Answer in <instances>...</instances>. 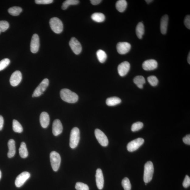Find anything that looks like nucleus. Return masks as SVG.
Instances as JSON below:
<instances>
[{"instance_id": "4c0bfd02", "label": "nucleus", "mask_w": 190, "mask_h": 190, "mask_svg": "<svg viewBox=\"0 0 190 190\" xmlns=\"http://www.w3.org/2000/svg\"><path fill=\"white\" fill-rule=\"evenodd\" d=\"M53 0H36L35 3L38 4H48L52 3Z\"/></svg>"}, {"instance_id": "a18cd8bd", "label": "nucleus", "mask_w": 190, "mask_h": 190, "mask_svg": "<svg viewBox=\"0 0 190 190\" xmlns=\"http://www.w3.org/2000/svg\"><path fill=\"white\" fill-rule=\"evenodd\" d=\"M2 177V173L1 170H0V179H1Z\"/></svg>"}, {"instance_id": "c756f323", "label": "nucleus", "mask_w": 190, "mask_h": 190, "mask_svg": "<svg viewBox=\"0 0 190 190\" xmlns=\"http://www.w3.org/2000/svg\"><path fill=\"white\" fill-rule=\"evenodd\" d=\"M79 1L78 0H67L64 1L62 6V9L64 10L66 9L69 6L71 5H76L79 4Z\"/></svg>"}, {"instance_id": "f704fd0d", "label": "nucleus", "mask_w": 190, "mask_h": 190, "mask_svg": "<svg viewBox=\"0 0 190 190\" xmlns=\"http://www.w3.org/2000/svg\"><path fill=\"white\" fill-rule=\"evenodd\" d=\"M75 188L77 190H89L88 185L82 182L76 183Z\"/></svg>"}, {"instance_id": "b1692460", "label": "nucleus", "mask_w": 190, "mask_h": 190, "mask_svg": "<svg viewBox=\"0 0 190 190\" xmlns=\"http://www.w3.org/2000/svg\"><path fill=\"white\" fill-rule=\"evenodd\" d=\"M133 82L138 88L142 89L143 87V85L146 83V80L143 76H137L134 78Z\"/></svg>"}, {"instance_id": "473e14b6", "label": "nucleus", "mask_w": 190, "mask_h": 190, "mask_svg": "<svg viewBox=\"0 0 190 190\" xmlns=\"http://www.w3.org/2000/svg\"><path fill=\"white\" fill-rule=\"evenodd\" d=\"M143 124L142 122H137L134 123L132 126L131 130L133 132L139 131L143 128Z\"/></svg>"}, {"instance_id": "bb28decb", "label": "nucleus", "mask_w": 190, "mask_h": 190, "mask_svg": "<svg viewBox=\"0 0 190 190\" xmlns=\"http://www.w3.org/2000/svg\"><path fill=\"white\" fill-rule=\"evenodd\" d=\"M96 54L98 59L100 63H103L106 61L107 56L106 54L104 51L101 50H99L97 51Z\"/></svg>"}, {"instance_id": "aec40b11", "label": "nucleus", "mask_w": 190, "mask_h": 190, "mask_svg": "<svg viewBox=\"0 0 190 190\" xmlns=\"http://www.w3.org/2000/svg\"><path fill=\"white\" fill-rule=\"evenodd\" d=\"M8 145L9 148L8 156L9 158H11L13 157L16 154V146L15 140L12 139L9 140Z\"/></svg>"}, {"instance_id": "f3484780", "label": "nucleus", "mask_w": 190, "mask_h": 190, "mask_svg": "<svg viewBox=\"0 0 190 190\" xmlns=\"http://www.w3.org/2000/svg\"><path fill=\"white\" fill-rule=\"evenodd\" d=\"M63 131V126L61 121L59 119H56L54 121L52 126L53 135L57 136L60 135Z\"/></svg>"}, {"instance_id": "20e7f679", "label": "nucleus", "mask_w": 190, "mask_h": 190, "mask_svg": "<svg viewBox=\"0 0 190 190\" xmlns=\"http://www.w3.org/2000/svg\"><path fill=\"white\" fill-rule=\"evenodd\" d=\"M50 28L55 33L59 34L62 32L63 30V24L59 18L53 17L50 19Z\"/></svg>"}, {"instance_id": "ea45409f", "label": "nucleus", "mask_w": 190, "mask_h": 190, "mask_svg": "<svg viewBox=\"0 0 190 190\" xmlns=\"http://www.w3.org/2000/svg\"><path fill=\"white\" fill-rule=\"evenodd\" d=\"M183 142L185 144L190 145V135H188L185 136L183 139Z\"/></svg>"}, {"instance_id": "dca6fc26", "label": "nucleus", "mask_w": 190, "mask_h": 190, "mask_svg": "<svg viewBox=\"0 0 190 190\" xmlns=\"http://www.w3.org/2000/svg\"><path fill=\"white\" fill-rule=\"evenodd\" d=\"M96 182L98 188L101 190L104 187V178L102 170L100 169H98L96 171L95 175Z\"/></svg>"}, {"instance_id": "c85d7f7f", "label": "nucleus", "mask_w": 190, "mask_h": 190, "mask_svg": "<svg viewBox=\"0 0 190 190\" xmlns=\"http://www.w3.org/2000/svg\"><path fill=\"white\" fill-rule=\"evenodd\" d=\"M22 9L20 7L14 6L9 9L8 12L13 16H17L22 12Z\"/></svg>"}, {"instance_id": "c03bdc74", "label": "nucleus", "mask_w": 190, "mask_h": 190, "mask_svg": "<svg viewBox=\"0 0 190 190\" xmlns=\"http://www.w3.org/2000/svg\"><path fill=\"white\" fill-rule=\"evenodd\" d=\"M146 2L147 3L149 4L151 3L153 1H152V0H147L146 1Z\"/></svg>"}, {"instance_id": "412c9836", "label": "nucleus", "mask_w": 190, "mask_h": 190, "mask_svg": "<svg viewBox=\"0 0 190 190\" xmlns=\"http://www.w3.org/2000/svg\"><path fill=\"white\" fill-rule=\"evenodd\" d=\"M127 6V2L125 0L118 1L116 4L117 10L120 12H123L126 10Z\"/></svg>"}, {"instance_id": "cd10ccee", "label": "nucleus", "mask_w": 190, "mask_h": 190, "mask_svg": "<svg viewBox=\"0 0 190 190\" xmlns=\"http://www.w3.org/2000/svg\"><path fill=\"white\" fill-rule=\"evenodd\" d=\"M12 128L13 130L16 133H21L23 131L21 125L16 120L14 119L13 121Z\"/></svg>"}, {"instance_id": "a211bd4d", "label": "nucleus", "mask_w": 190, "mask_h": 190, "mask_svg": "<svg viewBox=\"0 0 190 190\" xmlns=\"http://www.w3.org/2000/svg\"><path fill=\"white\" fill-rule=\"evenodd\" d=\"M40 124L43 128H46L50 124V117L48 114L43 112L40 115Z\"/></svg>"}, {"instance_id": "4468645a", "label": "nucleus", "mask_w": 190, "mask_h": 190, "mask_svg": "<svg viewBox=\"0 0 190 190\" xmlns=\"http://www.w3.org/2000/svg\"><path fill=\"white\" fill-rule=\"evenodd\" d=\"M130 65L129 62L124 61L119 65L118 67V73L121 77H124L128 73Z\"/></svg>"}, {"instance_id": "9b49d317", "label": "nucleus", "mask_w": 190, "mask_h": 190, "mask_svg": "<svg viewBox=\"0 0 190 190\" xmlns=\"http://www.w3.org/2000/svg\"><path fill=\"white\" fill-rule=\"evenodd\" d=\"M22 79V75L21 71H17L13 72L10 79V83L12 86H16L19 84Z\"/></svg>"}, {"instance_id": "e433bc0d", "label": "nucleus", "mask_w": 190, "mask_h": 190, "mask_svg": "<svg viewBox=\"0 0 190 190\" xmlns=\"http://www.w3.org/2000/svg\"><path fill=\"white\" fill-rule=\"evenodd\" d=\"M190 178L188 175H186L183 182V186L185 188H187L190 186Z\"/></svg>"}, {"instance_id": "0eeeda50", "label": "nucleus", "mask_w": 190, "mask_h": 190, "mask_svg": "<svg viewBox=\"0 0 190 190\" xmlns=\"http://www.w3.org/2000/svg\"><path fill=\"white\" fill-rule=\"evenodd\" d=\"M144 140L141 138L131 141L127 145V150L131 152L137 150L144 143Z\"/></svg>"}, {"instance_id": "9d476101", "label": "nucleus", "mask_w": 190, "mask_h": 190, "mask_svg": "<svg viewBox=\"0 0 190 190\" xmlns=\"http://www.w3.org/2000/svg\"><path fill=\"white\" fill-rule=\"evenodd\" d=\"M69 45L71 50L76 55H79L82 51V47L81 44L75 37L71 38Z\"/></svg>"}, {"instance_id": "c9c22d12", "label": "nucleus", "mask_w": 190, "mask_h": 190, "mask_svg": "<svg viewBox=\"0 0 190 190\" xmlns=\"http://www.w3.org/2000/svg\"><path fill=\"white\" fill-rule=\"evenodd\" d=\"M9 27V24L7 21H0V30L1 32H5Z\"/></svg>"}, {"instance_id": "393cba45", "label": "nucleus", "mask_w": 190, "mask_h": 190, "mask_svg": "<svg viewBox=\"0 0 190 190\" xmlns=\"http://www.w3.org/2000/svg\"><path fill=\"white\" fill-rule=\"evenodd\" d=\"M136 32L138 38L142 39L144 33V27L142 22H139L138 24L136 26Z\"/></svg>"}, {"instance_id": "4be33fe9", "label": "nucleus", "mask_w": 190, "mask_h": 190, "mask_svg": "<svg viewBox=\"0 0 190 190\" xmlns=\"http://www.w3.org/2000/svg\"><path fill=\"white\" fill-rule=\"evenodd\" d=\"M19 154L21 157L25 158L28 157V152L25 143L22 142L19 150Z\"/></svg>"}, {"instance_id": "72a5a7b5", "label": "nucleus", "mask_w": 190, "mask_h": 190, "mask_svg": "<svg viewBox=\"0 0 190 190\" xmlns=\"http://www.w3.org/2000/svg\"><path fill=\"white\" fill-rule=\"evenodd\" d=\"M10 60L7 58H5L0 61V71L5 69L10 63Z\"/></svg>"}, {"instance_id": "f03ea898", "label": "nucleus", "mask_w": 190, "mask_h": 190, "mask_svg": "<svg viewBox=\"0 0 190 190\" xmlns=\"http://www.w3.org/2000/svg\"><path fill=\"white\" fill-rule=\"evenodd\" d=\"M154 172V165L151 161L147 162L145 165L143 179L145 183L150 182L153 178Z\"/></svg>"}, {"instance_id": "a878e982", "label": "nucleus", "mask_w": 190, "mask_h": 190, "mask_svg": "<svg viewBox=\"0 0 190 190\" xmlns=\"http://www.w3.org/2000/svg\"><path fill=\"white\" fill-rule=\"evenodd\" d=\"M91 18L94 21L100 23L104 21L105 17L103 13L96 12L92 15Z\"/></svg>"}, {"instance_id": "a19ab883", "label": "nucleus", "mask_w": 190, "mask_h": 190, "mask_svg": "<svg viewBox=\"0 0 190 190\" xmlns=\"http://www.w3.org/2000/svg\"><path fill=\"white\" fill-rule=\"evenodd\" d=\"M4 120L3 118L1 115H0V131L2 130L3 126Z\"/></svg>"}, {"instance_id": "2f4dec72", "label": "nucleus", "mask_w": 190, "mask_h": 190, "mask_svg": "<svg viewBox=\"0 0 190 190\" xmlns=\"http://www.w3.org/2000/svg\"><path fill=\"white\" fill-rule=\"evenodd\" d=\"M147 81L151 85L153 86H155L157 85L158 84V80L157 77L155 76H150L147 78Z\"/></svg>"}, {"instance_id": "2eb2a0df", "label": "nucleus", "mask_w": 190, "mask_h": 190, "mask_svg": "<svg viewBox=\"0 0 190 190\" xmlns=\"http://www.w3.org/2000/svg\"><path fill=\"white\" fill-rule=\"evenodd\" d=\"M157 62L155 60L151 59L145 61L142 64L144 70L149 71L155 70L157 67Z\"/></svg>"}, {"instance_id": "7ed1b4c3", "label": "nucleus", "mask_w": 190, "mask_h": 190, "mask_svg": "<svg viewBox=\"0 0 190 190\" xmlns=\"http://www.w3.org/2000/svg\"><path fill=\"white\" fill-rule=\"evenodd\" d=\"M80 138V131L77 127H74L71 130L70 146L71 148L74 149L78 146Z\"/></svg>"}, {"instance_id": "5701e85b", "label": "nucleus", "mask_w": 190, "mask_h": 190, "mask_svg": "<svg viewBox=\"0 0 190 190\" xmlns=\"http://www.w3.org/2000/svg\"><path fill=\"white\" fill-rule=\"evenodd\" d=\"M121 100L117 97H112L108 98L106 104L109 106H115L120 103Z\"/></svg>"}, {"instance_id": "58836bf2", "label": "nucleus", "mask_w": 190, "mask_h": 190, "mask_svg": "<svg viewBox=\"0 0 190 190\" xmlns=\"http://www.w3.org/2000/svg\"><path fill=\"white\" fill-rule=\"evenodd\" d=\"M184 24L185 26L190 29V16L187 15L185 17L184 20Z\"/></svg>"}, {"instance_id": "6ab92c4d", "label": "nucleus", "mask_w": 190, "mask_h": 190, "mask_svg": "<svg viewBox=\"0 0 190 190\" xmlns=\"http://www.w3.org/2000/svg\"><path fill=\"white\" fill-rule=\"evenodd\" d=\"M169 17L167 15L163 16L161 19L160 23V30L162 34L164 35L167 32L168 26V24Z\"/></svg>"}, {"instance_id": "7c9ffc66", "label": "nucleus", "mask_w": 190, "mask_h": 190, "mask_svg": "<svg viewBox=\"0 0 190 190\" xmlns=\"http://www.w3.org/2000/svg\"><path fill=\"white\" fill-rule=\"evenodd\" d=\"M122 184L125 190H131V185L129 179L127 178H124L122 181Z\"/></svg>"}, {"instance_id": "423d86ee", "label": "nucleus", "mask_w": 190, "mask_h": 190, "mask_svg": "<svg viewBox=\"0 0 190 190\" xmlns=\"http://www.w3.org/2000/svg\"><path fill=\"white\" fill-rule=\"evenodd\" d=\"M49 84V80L45 79L41 82L37 88L35 89L32 95L33 97H38L43 94L46 91Z\"/></svg>"}, {"instance_id": "39448f33", "label": "nucleus", "mask_w": 190, "mask_h": 190, "mask_svg": "<svg viewBox=\"0 0 190 190\" xmlns=\"http://www.w3.org/2000/svg\"><path fill=\"white\" fill-rule=\"evenodd\" d=\"M50 158L51 167L53 171H57L59 168L61 162V158L59 154L57 152L52 151L50 154Z\"/></svg>"}, {"instance_id": "79ce46f5", "label": "nucleus", "mask_w": 190, "mask_h": 190, "mask_svg": "<svg viewBox=\"0 0 190 190\" xmlns=\"http://www.w3.org/2000/svg\"><path fill=\"white\" fill-rule=\"evenodd\" d=\"M92 4L93 5H97L101 3V0H91L90 1Z\"/></svg>"}, {"instance_id": "ddd939ff", "label": "nucleus", "mask_w": 190, "mask_h": 190, "mask_svg": "<svg viewBox=\"0 0 190 190\" xmlns=\"http://www.w3.org/2000/svg\"><path fill=\"white\" fill-rule=\"evenodd\" d=\"M40 47V39L37 34H33L31 40L30 50L33 53H36L39 51Z\"/></svg>"}, {"instance_id": "de8ad7c7", "label": "nucleus", "mask_w": 190, "mask_h": 190, "mask_svg": "<svg viewBox=\"0 0 190 190\" xmlns=\"http://www.w3.org/2000/svg\"><path fill=\"white\" fill-rule=\"evenodd\" d=\"M1 31L0 30V33H1Z\"/></svg>"}, {"instance_id": "f8f14e48", "label": "nucleus", "mask_w": 190, "mask_h": 190, "mask_svg": "<svg viewBox=\"0 0 190 190\" xmlns=\"http://www.w3.org/2000/svg\"><path fill=\"white\" fill-rule=\"evenodd\" d=\"M131 48L130 44L127 42H120L117 45L118 52L121 55L125 54L128 53Z\"/></svg>"}, {"instance_id": "37998d69", "label": "nucleus", "mask_w": 190, "mask_h": 190, "mask_svg": "<svg viewBox=\"0 0 190 190\" xmlns=\"http://www.w3.org/2000/svg\"><path fill=\"white\" fill-rule=\"evenodd\" d=\"M190 53L189 52V53L188 57V58H187L188 62V63H189V64H190Z\"/></svg>"}, {"instance_id": "1a4fd4ad", "label": "nucleus", "mask_w": 190, "mask_h": 190, "mask_svg": "<svg viewBox=\"0 0 190 190\" xmlns=\"http://www.w3.org/2000/svg\"><path fill=\"white\" fill-rule=\"evenodd\" d=\"M30 176V174L29 172L24 171L20 174L15 180V184L17 187H20L23 185Z\"/></svg>"}, {"instance_id": "f257e3e1", "label": "nucleus", "mask_w": 190, "mask_h": 190, "mask_svg": "<svg viewBox=\"0 0 190 190\" xmlns=\"http://www.w3.org/2000/svg\"><path fill=\"white\" fill-rule=\"evenodd\" d=\"M60 95L62 100L70 103H74L79 99L77 94L67 88L62 89L60 91Z\"/></svg>"}, {"instance_id": "49530a36", "label": "nucleus", "mask_w": 190, "mask_h": 190, "mask_svg": "<svg viewBox=\"0 0 190 190\" xmlns=\"http://www.w3.org/2000/svg\"><path fill=\"white\" fill-rule=\"evenodd\" d=\"M147 185V183H145V185Z\"/></svg>"}, {"instance_id": "6e6552de", "label": "nucleus", "mask_w": 190, "mask_h": 190, "mask_svg": "<svg viewBox=\"0 0 190 190\" xmlns=\"http://www.w3.org/2000/svg\"><path fill=\"white\" fill-rule=\"evenodd\" d=\"M95 135L96 138L100 144L102 146L106 147L109 144L108 138L105 133L99 129L95 130Z\"/></svg>"}]
</instances>
